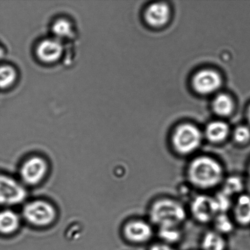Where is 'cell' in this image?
<instances>
[{"instance_id":"obj_1","label":"cell","mask_w":250,"mask_h":250,"mask_svg":"<svg viewBox=\"0 0 250 250\" xmlns=\"http://www.w3.org/2000/svg\"><path fill=\"white\" fill-rule=\"evenodd\" d=\"M188 176L193 186L208 189L222 182L224 179V169L215 159L202 156L191 162L188 167Z\"/></svg>"},{"instance_id":"obj_2","label":"cell","mask_w":250,"mask_h":250,"mask_svg":"<svg viewBox=\"0 0 250 250\" xmlns=\"http://www.w3.org/2000/svg\"><path fill=\"white\" fill-rule=\"evenodd\" d=\"M149 217L152 222L159 228L180 227L186 218L183 206L176 201L167 198L154 202L149 209Z\"/></svg>"},{"instance_id":"obj_3","label":"cell","mask_w":250,"mask_h":250,"mask_svg":"<svg viewBox=\"0 0 250 250\" xmlns=\"http://www.w3.org/2000/svg\"><path fill=\"white\" fill-rule=\"evenodd\" d=\"M202 135L197 127L189 124L179 126L174 132L172 143L177 153L189 154L198 148L202 144Z\"/></svg>"},{"instance_id":"obj_4","label":"cell","mask_w":250,"mask_h":250,"mask_svg":"<svg viewBox=\"0 0 250 250\" xmlns=\"http://www.w3.org/2000/svg\"><path fill=\"white\" fill-rule=\"evenodd\" d=\"M24 219L36 227H46L55 221L56 211L50 203L43 200H36L24 206L23 210Z\"/></svg>"},{"instance_id":"obj_5","label":"cell","mask_w":250,"mask_h":250,"mask_svg":"<svg viewBox=\"0 0 250 250\" xmlns=\"http://www.w3.org/2000/svg\"><path fill=\"white\" fill-rule=\"evenodd\" d=\"M27 197L25 188L18 181L0 174V206L11 207L21 204Z\"/></svg>"},{"instance_id":"obj_6","label":"cell","mask_w":250,"mask_h":250,"mask_svg":"<svg viewBox=\"0 0 250 250\" xmlns=\"http://www.w3.org/2000/svg\"><path fill=\"white\" fill-rule=\"evenodd\" d=\"M48 169L47 163L42 158L32 157L22 165L21 168V178L27 185H38L45 178Z\"/></svg>"},{"instance_id":"obj_7","label":"cell","mask_w":250,"mask_h":250,"mask_svg":"<svg viewBox=\"0 0 250 250\" xmlns=\"http://www.w3.org/2000/svg\"><path fill=\"white\" fill-rule=\"evenodd\" d=\"M190 210L195 219L202 224L213 221L219 214L214 197L205 195H198L194 198Z\"/></svg>"},{"instance_id":"obj_8","label":"cell","mask_w":250,"mask_h":250,"mask_svg":"<svg viewBox=\"0 0 250 250\" xmlns=\"http://www.w3.org/2000/svg\"><path fill=\"white\" fill-rule=\"evenodd\" d=\"M63 46L62 41L55 38L41 41L36 46V53L39 60L45 63L57 62L62 57Z\"/></svg>"},{"instance_id":"obj_9","label":"cell","mask_w":250,"mask_h":250,"mask_svg":"<svg viewBox=\"0 0 250 250\" xmlns=\"http://www.w3.org/2000/svg\"><path fill=\"white\" fill-rule=\"evenodd\" d=\"M124 233L125 237L132 243L143 244L153 236V229L146 222L132 220L125 225Z\"/></svg>"},{"instance_id":"obj_10","label":"cell","mask_w":250,"mask_h":250,"mask_svg":"<svg viewBox=\"0 0 250 250\" xmlns=\"http://www.w3.org/2000/svg\"><path fill=\"white\" fill-rule=\"evenodd\" d=\"M221 78L214 71L207 70L198 72L193 80V87L200 94H210L219 89Z\"/></svg>"},{"instance_id":"obj_11","label":"cell","mask_w":250,"mask_h":250,"mask_svg":"<svg viewBox=\"0 0 250 250\" xmlns=\"http://www.w3.org/2000/svg\"><path fill=\"white\" fill-rule=\"evenodd\" d=\"M170 10L167 5L159 2L151 4L146 12V21L153 26H161L168 21Z\"/></svg>"},{"instance_id":"obj_12","label":"cell","mask_w":250,"mask_h":250,"mask_svg":"<svg viewBox=\"0 0 250 250\" xmlns=\"http://www.w3.org/2000/svg\"><path fill=\"white\" fill-rule=\"evenodd\" d=\"M21 225V219L18 214L11 209L0 210V234H13Z\"/></svg>"},{"instance_id":"obj_13","label":"cell","mask_w":250,"mask_h":250,"mask_svg":"<svg viewBox=\"0 0 250 250\" xmlns=\"http://www.w3.org/2000/svg\"><path fill=\"white\" fill-rule=\"evenodd\" d=\"M234 215L239 224L250 225V195H241L237 198L234 207Z\"/></svg>"},{"instance_id":"obj_14","label":"cell","mask_w":250,"mask_h":250,"mask_svg":"<svg viewBox=\"0 0 250 250\" xmlns=\"http://www.w3.org/2000/svg\"><path fill=\"white\" fill-rule=\"evenodd\" d=\"M229 134V127L222 122H214L210 124L206 130L208 140L213 143H220L227 139Z\"/></svg>"},{"instance_id":"obj_15","label":"cell","mask_w":250,"mask_h":250,"mask_svg":"<svg viewBox=\"0 0 250 250\" xmlns=\"http://www.w3.org/2000/svg\"><path fill=\"white\" fill-rule=\"evenodd\" d=\"M54 38L62 41L63 39L72 38L74 34V27L72 21L65 18L56 20L52 25Z\"/></svg>"},{"instance_id":"obj_16","label":"cell","mask_w":250,"mask_h":250,"mask_svg":"<svg viewBox=\"0 0 250 250\" xmlns=\"http://www.w3.org/2000/svg\"><path fill=\"white\" fill-rule=\"evenodd\" d=\"M201 247L202 250H225L227 243L222 234L210 231L203 236Z\"/></svg>"},{"instance_id":"obj_17","label":"cell","mask_w":250,"mask_h":250,"mask_svg":"<svg viewBox=\"0 0 250 250\" xmlns=\"http://www.w3.org/2000/svg\"><path fill=\"white\" fill-rule=\"evenodd\" d=\"M17 76V70L13 66H0V89H7L11 87L16 83Z\"/></svg>"},{"instance_id":"obj_18","label":"cell","mask_w":250,"mask_h":250,"mask_svg":"<svg viewBox=\"0 0 250 250\" xmlns=\"http://www.w3.org/2000/svg\"><path fill=\"white\" fill-rule=\"evenodd\" d=\"M213 108L220 116H227L231 113L233 109V104L229 96L221 94L215 98L213 102Z\"/></svg>"},{"instance_id":"obj_19","label":"cell","mask_w":250,"mask_h":250,"mask_svg":"<svg viewBox=\"0 0 250 250\" xmlns=\"http://www.w3.org/2000/svg\"><path fill=\"white\" fill-rule=\"evenodd\" d=\"M244 188V181L240 176H231L225 181L222 191L232 197L242 192Z\"/></svg>"},{"instance_id":"obj_20","label":"cell","mask_w":250,"mask_h":250,"mask_svg":"<svg viewBox=\"0 0 250 250\" xmlns=\"http://www.w3.org/2000/svg\"><path fill=\"white\" fill-rule=\"evenodd\" d=\"M216 232L220 234H229L234 229V224L226 213H219L213 220Z\"/></svg>"},{"instance_id":"obj_21","label":"cell","mask_w":250,"mask_h":250,"mask_svg":"<svg viewBox=\"0 0 250 250\" xmlns=\"http://www.w3.org/2000/svg\"><path fill=\"white\" fill-rule=\"evenodd\" d=\"M181 231L178 227H164L159 228V236L166 243L173 244L180 241Z\"/></svg>"},{"instance_id":"obj_22","label":"cell","mask_w":250,"mask_h":250,"mask_svg":"<svg viewBox=\"0 0 250 250\" xmlns=\"http://www.w3.org/2000/svg\"><path fill=\"white\" fill-rule=\"evenodd\" d=\"M219 213H226L231 207V197L224 192H220L214 197Z\"/></svg>"},{"instance_id":"obj_23","label":"cell","mask_w":250,"mask_h":250,"mask_svg":"<svg viewBox=\"0 0 250 250\" xmlns=\"http://www.w3.org/2000/svg\"><path fill=\"white\" fill-rule=\"evenodd\" d=\"M234 139L236 143L245 145L250 141V129L246 126L237 127L234 132Z\"/></svg>"},{"instance_id":"obj_24","label":"cell","mask_w":250,"mask_h":250,"mask_svg":"<svg viewBox=\"0 0 250 250\" xmlns=\"http://www.w3.org/2000/svg\"><path fill=\"white\" fill-rule=\"evenodd\" d=\"M149 250H175L167 244H159L152 246Z\"/></svg>"},{"instance_id":"obj_25","label":"cell","mask_w":250,"mask_h":250,"mask_svg":"<svg viewBox=\"0 0 250 250\" xmlns=\"http://www.w3.org/2000/svg\"><path fill=\"white\" fill-rule=\"evenodd\" d=\"M247 187L249 188V190L250 192V163L248 169V176H247Z\"/></svg>"},{"instance_id":"obj_26","label":"cell","mask_w":250,"mask_h":250,"mask_svg":"<svg viewBox=\"0 0 250 250\" xmlns=\"http://www.w3.org/2000/svg\"><path fill=\"white\" fill-rule=\"evenodd\" d=\"M5 54V51L4 48L2 47L1 45H0V59H1L4 57Z\"/></svg>"},{"instance_id":"obj_27","label":"cell","mask_w":250,"mask_h":250,"mask_svg":"<svg viewBox=\"0 0 250 250\" xmlns=\"http://www.w3.org/2000/svg\"><path fill=\"white\" fill-rule=\"evenodd\" d=\"M247 116H248V119H249V121L250 124V106L249 107L248 112H247Z\"/></svg>"}]
</instances>
